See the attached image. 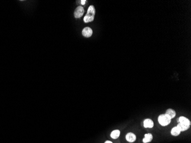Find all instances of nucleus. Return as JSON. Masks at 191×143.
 I'll use <instances>...</instances> for the list:
<instances>
[{
    "instance_id": "7ed1b4c3",
    "label": "nucleus",
    "mask_w": 191,
    "mask_h": 143,
    "mask_svg": "<svg viewBox=\"0 0 191 143\" xmlns=\"http://www.w3.org/2000/svg\"><path fill=\"white\" fill-rule=\"evenodd\" d=\"M84 9L83 6H78L74 12V17L76 18H81L84 14Z\"/></svg>"
},
{
    "instance_id": "f03ea898",
    "label": "nucleus",
    "mask_w": 191,
    "mask_h": 143,
    "mask_svg": "<svg viewBox=\"0 0 191 143\" xmlns=\"http://www.w3.org/2000/svg\"><path fill=\"white\" fill-rule=\"evenodd\" d=\"M158 121L160 124L162 126H167L170 124L171 121V119L169 117L167 114H162L160 115L158 118Z\"/></svg>"
},
{
    "instance_id": "1a4fd4ad",
    "label": "nucleus",
    "mask_w": 191,
    "mask_h": 143,
    "mask_svg": "<svg viewBox=\"0 0 191 143\" xmlns=\"http://www.w3.org/2000/svg\"><path fill=\"white\" fill-rule=\"evenodd\" d=\"M153 139V136L151 133H148L145 135V137L143 139V142L144 143H147L151 142Z\"/></svg>"
},
{
    "instance_id": "f257e3e1",
    "label": "nucleus",
    "mask_w": 191,
    "mask_h": 143,
    "mask_svg": "<svg viewBox=\"0 0 191 143\" xmlns=\"http://www.w3.org/2000/svg\"><path fill=\"white\" fill-rule=\"evenodd\" d=\"M96 14V9L95 6L93 5H90L88 9L85 17L84 18V21L85 23H88L92 22L95 19V16Z\"/></svg>"
},
{
    "instance_id": "f8f14e48",
    "label": "nucleus",
    "mask_w": 191,
    "mask_h": 143,
    "mask_svg": "<svg viewBox=\"0 0 191 143\" xmlns=\"http://www.w3.org/2000/svg\"><path fill=\"white\" fill-rule=\"evenodd\" d=\"M120 135V131L119 130H114V131H112L111 134V137L113 139H117Z\"/></svg>"
},
{
    "instance_id": "4468645a",
    "label": "nucleus",
    "mask_w": 191,
    "mask_h": 143,
    "mask_svg": "<svg viewBox=\"0 0 191 143\" xmlns=\"http://www.w3.org/2000/svg\"><path fill=\"white\" fill-rule=\"evenodd\" d=\"M81 2H81V3H82V4H85V2H86V0H85V1H81Z\"/></svg>"
},
{
    "instance_id": "9d476101",
    "label": "nucleus",
    "mask_w": 191,
    "mask_h": 143,
    "mask_svg": "<svg viewBox=\"0 0 191 143\" xmlns=\"http://www.w3.org/2000/svg\"><path fill=\"white\" fill-rule=\"evenodd\" d=\"M171 133V135L172 136H178L180 134L181 131L180 130V129L178 128V127L176 126H174V128H173L172 129Z\"/></svg>"
},
{
    "instance_id": "ddd939ff",
    "label": "nucleus",
    "mask_w": 191,
    "mask_h": 143,
    "mask_svg": "<svg viewBox=\"0 0 191 143\" xmlns=\"http://www.w3.org/2000/svg\"><path fill=\"white\" fill-rule=\"evenodd\" d=\"M105 143H113L112 141H109V140H108V141H106L105 142Z\"/></svg>"
},
{
    "instance_id": "423d86ee",
    "label": "nucleus",
    "mask_w": 191,
    "mask_h": 143,
    "mask_svg": "<svg viewBox=\"0 0 191 143\" xmlns=\"http://www.w3.org/2000/svg\"><path fill=\"white\" fill-rule=\"evenodd\" d=\"M177 120L178 122H179L180 123L183 124H185L186 125H189V126L190 125V121H189V120L188 119L185 117L180 116Z\"/></svg>"
},
{
    "instance_id": "6e6552de",
    "label": "nucleus",
    "mask_w": 191,
    "mask_h": 143,
    "mask_svg": "<svg viewBox=\"0 0 191 143\" xmlns=\"http://www.w3.org/2000/svg\"><path fill=\"white\" fill-rule=\"evenodd\" d=\"M166 114H167V115L170 117V118L172 119H173L174 117L176 116V112H175L174 110L172 109H168L167 110V111H166V113H165Z\"/></svg>"
},
{
    "instance_id": "9b49d317",
    "label": "nucleus",
    "mask_w": 191,
    "mask_h": 143,
    "mask_svg": "<svg viewBox=\"0 0 191 143\" xmlns=\"http://www.w3.org/2000/svg\"><path fill=\"white\" fill-rule=\"evenodd\" d=\"M177 126L178 127V128L180 129L181 132L187 131V130L189 128V127H190L189 125H186L183 124H181V123H180L178 124Z\"/></svg>"
},
{
    "instance_id": "20e7f679",
    "label": "nucleus",
    "mask_w": 191,
    "mask_h": 143,
    "mask_svg": "<svg viewBox=\"0 0 191 143\" xmlns=\"http://www.w3.org/2000/svg\"><path fill=\"white\" fill-rule=\"evenodd\" d=\"M93 34V30L90 28L89 27H86L84 28L82 31V34L83 36L86 38H89L92 36Z\"/></svg>"
},
{
    "instance_id": "39448f33",
    "label": "nucleus",
    "mask_w": 191,
    "mask_h": 143,
    "mask_svg": "<svg viewBox=\"0 0 191 143\" xmlns=\"http://www.w3.org/2000/svg\"><path fill=\"white\" fill-rule=\"evenodd\" d=\"M153 126H154V123H153V121L151 119H146L144 121V126L145 128H153Z\"/></svg>"
},
{
    "instance_id": "0eeeda50",
    "label": "nucleus",
    "mask_w": 191,
    "mask_h": 143,
    "mask_svg": "<svg viewBox=\"0 0 191 143\" xmlns=\"http://www.w3.org/2000/svg\"><path fill=\"white\" fill-rule=\"evenodd\" d=\"M127 140L129 142H133L136 141V136L133 133H128L126 135Z\"/></svg>"
}]
</instances>
